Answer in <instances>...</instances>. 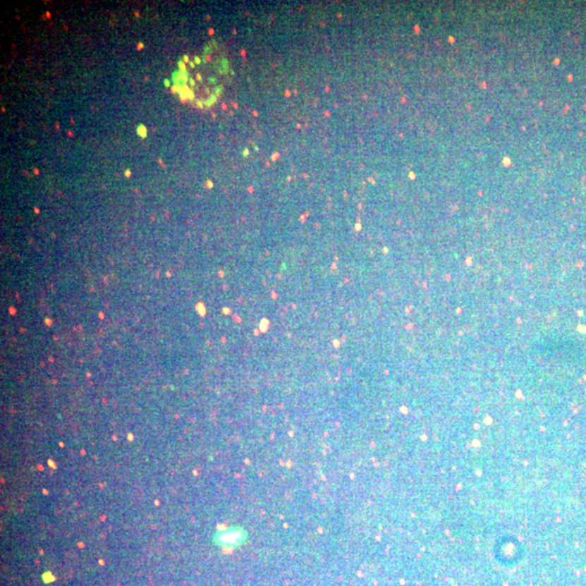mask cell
<instances>
[{"mask_svg":"<svg viewBox=\"0 0 586 586\" xmlns=\"http://www.w3.org/2000/svg\"><path fill=\"white\" fill-rule=\"evenodd\" d=\"M223 60L215 56H195V59L185 64V75L178 80L183 92L189 100L202 104H210L216 99L224 87L227 75Z\"/></svg>","mask_w":586,"mask_h":586,"instance_id":"obj_1","label":"cell"}]
</instances>
